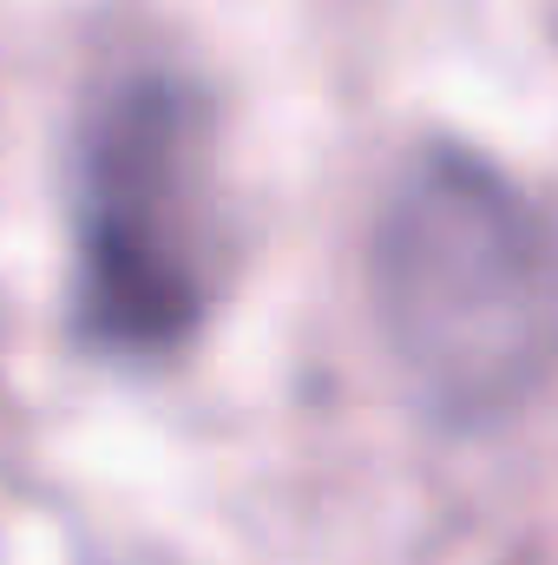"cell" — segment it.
I'll list each match as a JSON object with an SVG mask.
<instances>
[{
	"mask_svg": "<svg viewBox=\"0 0 558 565\" xmlns=\"http://www.w3.org/2000/svg\"><path fill=\"white\" fill-rule=\"evenodd\" d=\"M375 309L395 362L447 422H493L558 362L552 231L486 158L427 145L375 217Z\"/></svg>",
	"mask_w": 558,
	"mask_h": 565,
	"instance_id": "cell-1",
	"label": "cell"
},
{
	"mask_svg": "<svg viewBox=\"0 0 558 565\" xmlns=\"http://www.w3.org/2000/svg\"><path fill=\"white\" fill-rule=\"evenodd\" d=\"M204 277L178 191V119L164 93H126L86 158L79 211V316L99 342L164 349L197 322Z\"/></svg>",
	"mask_w": 558,
	"mask_h": 565,
	"instance_id": "cell-2",
	"label": "cell"
}]
</instances>
